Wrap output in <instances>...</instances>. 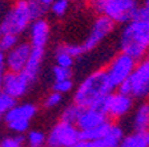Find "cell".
<instances>
[{"label": "cell", "instance_id": "cell-15", "mask_svg": "<svg viewBox=\"0 0 149 147\" xmlns=\"http://www.w3.org/2000/svg\"><path fill=\"white\" fill-rule=\"evenodd\" d=\"M44 56H45V49L43 48H32L31 49V55L28 58L27 64H25L24 69L22 73L27 77L29 82L33 84L37 80V77L40 74L41 64H43Z\"/></svg>", "mask_w": 149, "mask_h": 147}, {"label": "cell", "instance_id": "cell-14", "mask_svg": "<svg viewBox=\"0 0 149 147\" xmlns=\"http://www.w3.org/2000/svg\"><path fill=\"white\" fill-rule=\"evenodd\" d=\"M105 121H108V117L102 113L100 109H93V107H88V109H83L80 113L79 119L76 121V127L80 131L84 130L93 129L96 126L104 123Z\"/></svg>", "mask_w": 149, "mask_h": 147}, {"label": "cell", "instance_id": "cell-7", "mask_svg": "<svg viewBox=\"0 0 149 147\" xmlns=\"http://www.w3.org/2000/svg\"><path fill=\"white\" fill-rule=\"evenodd\" d=\"M80 139V130L73 123L57 122L47 135L48 147H71Z\"/></svg>", "mask_w": 149, "mask_h": 147}, {"label": "cell", "instance_id": "cell-3", "mask_svg": "<svg viewBox=\"0 0 149 147\" xmlns=\"http://www.w3.org/2000/svg\"><path fill=\"white\" fill-rule=\"evenodd\" d=\"M91 8L99 15L111 19L115 24H127L139 8L136 0H89Z\"/></svg>", "mask_w": 149, "mask_h": 147}, {"label": "cell", "instance_id": "cell-8", "mask_svg": "<svg viewBox=\"0 0 149 147\" xmlns=\"http://www.w3.org/2000/svg\"><path fill=\"white\" fill-rule=\"evenodd\" d=\"M134 65H136V60L132 58L130 56L125 55V53H120L116 56L105 69L107 76H108L112 86L118 88L130 76Z\"/></svg>", "mask_w": 149, "mask_h": 147}, {"label": "cell", "instance_id": "cell-11", "mask_svg": "<svg viewBox=\"0 0 149 147\" xmlns=\"http://www.w3.org/2000/svg\"><path fill=\"white\" fill-rule=\"evenodd\" d=\"M32 84L29 82L27 77L20 72V73H13V72H7L3 78V85H1V92L12 97L13 99H19L25 95L28 89L31 88Z\"/></svg>", "mask_w": 149, "mask_h": 147}, {"label": "cell", "instance_id": "cell-37", "mask_svg": "<svg viewBox=\"0 0 149 147\" xmlns=\"http://www.w3.org/2000/svg\"><path fill=\"white\" fill-rule=\"evenodd\" d=\"M69 1H79V0H69Z\"/></svg>", "mask_w": 149, "mask_h": 147}, {"label": "cell", "instance_id": "cell-23", "mask_svg": "<svg viewBox=\"0 0 149 147\" xmlns=\"http://www.w3.org/2000/svg\"><path fill=\"white\" fill-rule=\"evenodd\" d=\"M17 44V36L12 33H1L0 35V52L7 53Z\"/></svg>", "mask_w": 149, "mask_h": 147}, {"label": "cell", "instance_id": "cell-29", "mask_svg": "<svg viewBox=\"0 0 149 147\" xmlns=\"http://www.w3.org/2000/svg\"><path fill=\"white\" fill-rule=\"evenodd\" d=\"M53 80L55 81H63V80H69L72 77V72L71 69H68V68H61V66H57L56 65L55 68H53Z\"/></svg>", "mask_w": 149, "mask_h": 147}, {"label": "cell", "instance_id": "cell-10", "mask_svg": "<svg viewBox=\"0 0 149 147\" xmlns=\"http://www.w3.org/2000/svg\"><path fill=\"white\" fill-rule=\"evenodd\" d=\"M113 29H115V23L112 21L111 19L100 15L95 20V23H93L92 28H91V32L87 36L85 41L81 44L84 52L93 50L107 36H109L113 32Z\"/></svg>", "mask_w": 149, "mask_h": 147}, {"label": "cell", "instance_id": "cell-21", "mask_svg": "<svg viewBox=\"0 0 149 147\" xmlns=\"http://www.w3.org/2000/svg\"><path fill=\"white\" fill-rule=\"evenodd\" d=\"M81 109L80 106H77L76 104H71L68 105L67 107H64V110L61 111V115H60V121H64V122H68V123H76V121L79 119L81 113Z\"/></svg>", "mask_w": 149, "mask_h": 147}, {"label": "cell", "instance_id": "cell-25", "mask_svg": "<svg viewBox=\"0 0 149 147\" xmlns=\"http://www.w3.org/2000/svg\"><path fill=\"white\" fill-rule=\"evenodd\" d=\"M24 141L25 138L23 135H11V137H6L0 142V147H24Z\"/></svg>", "mask_w": 149, "mask_h": 147}, {"label": "cell", "instance_id": "cell-30", "mask_svg": "<svg viewBox=\"0 0 149 147\" xmlns=\"http://www.w3.org/2000/svg\"><path fill=\"white\" fill-rule=\"evenodd\" d=\"M63 101V94H59V93L56 92H52L48 97L45 98V101H44V106L48 107V109H53V107L59 106Z\"/></svg>", "mask_w": 149, "mask_h": 147}, {"label": "cell", "instance_id": "cell-5", "mask_svg": "<svg viewBox=\"0 0 149 147\" xmlns=\"http://www.w3.org/2000/svg\"><path fill=\"white\" fill-rule=\"evenodd\" d=\"M33 21L29 13L27 0H16L0 20V33H12L19 36Z\"/></svg>", "mask_w": 149, "mask_h": 147}, {"label": "cell", "instance_id": "cell-6", "mask_svg": "<svg viewBox=\"0 0 149 147\" xmlns=\"http://www.w3.org/2000/svg\"><path fill=\"white\" fill-rule=\"evenodd\" d=\"M37 113V107L33 104L25 102V104L13 105L3 117L7 127L15 134L23 135L28 131L31 121L35 118Z\"/></svg>", "mask_w": 149, "mask_h": 147}, {"label": "cell", "instance_id": "cell-13", "mask_svg": "<svg viewBox=\"0 0 149 147\" xmlns=\"http://www.w3.org/2000/svg\"><path fill=\"white\" fill-rule=\"evenodd\" d=\"M51 35V27L47 20L36 19L29 24V45L32 48H43L48 44Z\"/></svg>", "mask_w": 149, "mask_h": 147}, {"label": "cell", "instance_id": "cell-4", "mask_svg": "<svg viewBox=\"0 0 149 147\" xmlns=\"http://www.w3.org/2000/svg\"><path fill=\"white\" fill-rule=\"evenodd\" d=\"M118 92L136 99L149 97V56L136 62L130 76L118 86Z\"/></svg>", "mask_w": 149, "mask_h": 147}, {"label": "cell", "instance_id": "cell-16", "mask_svg": "<svg viewBox=\"0 0 149 147\" xmlns=\"http://www.w3.org/2000/svg\"><path fill=\"white\" fill-rule=\"evenodd\" d=\"M124 138V131L118 125L112 123L105 135L97 142L99 147H118Z\"/></svg>", "mask_w": 149, "mask_h": 147}, {"label": "cell", "instance_id": "cell-34", "mask_svg": "<svg viewBox=\"0 0 149 147\" xmlns=\"http://www.w3.org/2000/svg\"><path fill=\"white\" fill-rule=\"evenodd\" d=\"M39 3L41 4V6H44V7H48V6H51V4L55 1V0H37Z\"/></svg>", "mask_w": 149, "mask_h": 147}, {"label": "cell", "instance_id": "cell-22", "mask_svg": "<svg viewBox=\"0 0 149 147\" xmlns=\"http://www.w3.org/2000/svg\"><path fill=\"white\" fill-rule=\"evenodd\" d=\"M25 141L28 147H44V144L47 143V137L40 130H32L25 137Z\"/></svg>", "mask_w": 149, "mask_h": 147}, {"label": "cell", "instance_id": "cell-24", "mask_svg": "<svg viewBox=\"0 0 149 147\" xmlns=\"http://www.w3.org/2000/svg\"><path fill=\"white\" fill-rule=\"evenodd\" d=\"M69 0H55L52 4H51V12L53 16L56 17H63V16L67 15L69 9Z\"/></svg>", "mask_w": 149, "mask_h": 147}, {"label": "cell", "instance_id": "cell-17", "mask_svg": "<svg viewBox=\"0 0 149 147\" xmlns=\"http://www.w3.org/2000/svg\"><path fill=\"white\" fill-rule=\"evenodd\" d=\"M134 131L145 133L149 130V104H141L133 115Z\"/></svg>", "mask_w": 149, "mask_h": 147}, {"label": "cell", "instance_id": "cell-26", "mask_svg": "<svg viewBox=\"0 0 149 147\" xmlns=\"http://www.w3.org/2000/svg\"><path fill=\"white\" fill-rule=\"evenodd\" d=\"M28 1V8H29V13H31L32 20L40 19L45 12V7L41 6L37 0H27Z\"/></svg>", "mask_w": 149, "mask_h": 147}, {"label": "cell", "instance_id": "cell-2", "mask_svg": "<svg viewBox=\"0 0 149 147\" xmlns=\"http://www.w3.org/2000/svg\"><path fill=\"white\" fill-rule=\"evenodd\" d=\"M121 53L130 56L136 61L149 53V20L132 19L125 24L120 36Z\"/></svg>", "mask_w": 149, "mask_h": 147}, {"label": "cell", "instance_id": "cell-9", "mask_svg": "<svg viewBox=\"0 0 149 147\" xmlns=\"http://www.w3.org/2000/svg\"><path fill=\"white\" fill-rule=\"evenodd\" d=\"M133 106V98L129 95H125L120 92H112L108 97L104 99L100 110L109 118L118 119L127 115Z\"/></svg>", "mask_w": 149, "mask_h": 147}, {"label": "cell", "instance_id": "cell-33", "mask_svg": "<svg viewBox=\"0 0 149 147\" xmlns=\"http://www.w3.org/2000/svg\"><path fill=\"white\" fill-rule=\"evenodd\" d=\"M71 147H99L97 142H91V141H83V139H79L74 144H72Z\"/></svg>", "mask_w": 149, "mask_h": 147}, {"label": "cell", "instance_id": "cell-35", "mask_svg": "<svg viewBox=\"0 0 149 147\" xmlns=\"http://www.w3.org/2000/svg\"><path fill=\"white\" fill-rule=\"evenodd\" d=\"M141 8H143L144 11L146 12V15L149 16V0H145V1H144V6L141 7Z\"/></svg>", "mask_w": 149, "mask_h": 147}, {"label": "cell", "instance_id": "cell-18", "mask_svg": "<svg viewBox=\"0 0 149 147\" xmlns=\"http://www.w3.org/2000/svg\"><path fill=\"white\" fill-rule=\"evenodd\" d=\"M111 125H112V122L108 119L104 123H101V125L93 127V129L80 131V139H83V141H91V142H99L105 135V133L108 131Z\"/></svg>", "mask_w": 149, "mask_h": 147}, {"label": "cell", "instance_id": "cell-19", "mask_svg": "<svg viewBox=\"0 0 149 147\" xmlns=\"http://www.w3.org/2000/svg\"><path fill=\"white\" fill-rule=\"evenodd\" d=\"M118 147H148L145 141V133L134 131L132 134L124 135Z\"/></svg>", "mask_w": 149, "mask_h": 147}, {"label": "cell", "instance_id": "cell-12", "mask_svg": "<svg viewBox=\"0 0 149 147\" xmlns=\"http://www.w3.org/2000/svg\"><path fill=\"white\" fill-rule=\"evenodd\" d=\"M31 49L32 46L29 45V43H17L9 52L4 53L6 69L13 73L23 72L29 58V55H31Z\"/></svg>", "mask_w": 149, "mask_h": 147}, {"label": "cell", "instance_id": "cell-31", "mask_svg": "<svg viewBox=\"0 0 149 147\" xmlns=\"http://www.w3.org/2000/svg\"><path fill=\"white\" fill-rule=\"evenodd\" d=\"M63 45H64L65 50H67V52H68L73 58L80 57L81 55H84V53H85L81 45H73V44H67V45H65V44H63Z\"/></svg>", "mask_w": 149, "mask_h": 147}, {"label": "cell", "instance_id": "cell-20", "mask_svg": "<svg viewBox=\"0 0 149 147\" xmlns=\"http://www.w3.org/2000/svg\"><path fill=\"white\" fill-rule=\"evenodd\" d=\"M73 60L74 58L64 49V45H59L55 49V62L57 66L71 69L73 65Z\"/></svg>", "mask_w": 149, "mask_h": 147}, {"label": "cell", "instance_id": "cell-28", "mask_svg": "<svg viewBox=\"0 0 149 147\" xmlns=\"http://www.w3.org/2000/svg\"><path fill=\"white\" fill-rule=\"evenodd\" d=\"M72 89H73L72 78H69V80H63V81H55V82H53V92L59 93V94L69 93Z\"/></svg>", "mask_w": 149, "mask_h": 147}, {"label": "cell", "instance_id": "cell-32", "mask_svg": "<svg viewBox=\"0 0 149 147\" xmlns=\"http://www.w3.org/2000/svg\"><path fill=\"white\" fill-rule=\"evenodd\" d=\"M6 61H4V53L0 52V92H1V85H3V78L6 76Z\"/></svg>", "mask_w": 149, "mask_h": 147}, {"label": "cell", "instance_id": "cell-1", "mask_svg": "<svg viewBox=\"0 0 149 147\" xmlns=\"http://www.w3.org/2000/svg\"><path fill=\"white\" fill-rule=\"evenodd\" d=\"M115 89L107 76L105 69H100L85 77L73 95V104L81 109H100L107 97Z\"/></svg>", "mask_w": 149, "mask_h": 147}, {"label": "cell", "instance_id": "cell-27", "mask_svg": "<svg viewBox=\"0 0 149 147\" xmlns=\"http://www.w3.org/2000/svg\"><path fill=\"white\" fill-rule=\"evenodd\" d=\"M13 105H16V99H13L12 97H9L6 93L0 92V117H4V114H6Z\"/></svg>", "mask_w": 149, "mask_h": 147}, {"label": "cell", "instance_id": "cell-36", "mask_svg": "<svg viewBox=\"0 0 149 147\" xmlns=\"http://www.w3.org/2000/svg\"><path fill=\"white\" fill-rule=\"evenodd\" d=\"M145 141H146V146L149 147V130L145 131Z\"/></svg>", "mask_w": 149, "mask_h": 147}]
</instances>
